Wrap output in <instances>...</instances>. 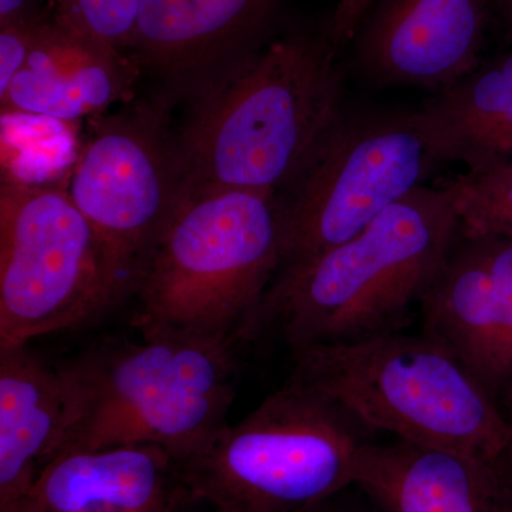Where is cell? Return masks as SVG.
<instances>
[{
  "label": "cell",
  "instance_id": "6da1fadb",
  "mask_svg": "<svg viewBox=\"0 0 512 512\" xmlns=\"http://www.w3.org/2000/svg\"><path fill=\"white\" fill-rule=\"evenodd\" d=\"M446 188L426 185L356 237L282 266L238 340H279L292 355L406 332L456 242Z\"/></svg>",
  "mask_w": 512,
  "mask_h": 512
},
{
  "label": "cell",
  "instance_id": "7a4b0ae2",
  "mask_svg": "<svg viewBox=\"0 0 512 512\" xmlns=\"http://www.w3.org/2000/svg\"><path fill=\"white\" fill-rule=\"evenodd\" d=\"M345 113L326 36L276 39L195 83L177 134L187 190L281 195Z\"/></svg>",
  "mask_w": 512,
  "mask_h": 512
},
{
  "label": "cell",
  "instance_id": "3957f363",
  "mask_svg": "<svg viewBox=\"0 0 512 512\" xmlns=\"http://www.w3.org/2000/svg\"><path fill=\"white\" fill-rule=\"evenodd\" d=\"M281 266L278 194L185 190L138 279L131 326L143 339L239 343Z\"/></svg>",
  "mask_w": 512,
  "mask_h": 512
},
{
  "label": "cell",
  "instance_id": "277c9868",
  "mask_svg": "<svg viewBox=\"0 0 512 512\" xmlns=\"http://www.w3.org/2000/svg\"><path fill=\"white\" fill-rule=\"evenodd\" d=\"M235 339L104 342L64 363L74 399L63 453L157 446L185 460L228 426L237 396Z\"/></svg>",
  "mask_w": 512,
  "mask_h": 512
},
{
  "label": "cell",
  "instance_id": "5b68a950",
  "mask_svg": "<svg viewBox=\"0 0 512 512\" xmlns=\"http://www.w3.org/2000/svg\"><path fill=\"white\" fill-rule=\"evenodd\" d=\"M379 433L328 393L289 376L180 464L191 500L220 512H296L355 484Z\"/></svg>",
  "mask_w": 512,
  "mask_h": 512
},
{
  "label": "cell",
  "instance_id": "8992f818",
  "mask_svg": "<svg viewBox=\"0 0 512 512\" xmlns=\"http://www.w3.org/2000/svg\"><path fill=\"white\" fill-rule=\"evenodd\" d=\"M292 356L291 376L328 393L376 433L512 467V429L497 400L424 333Z\"/></svg>",
  "mask_w": 512,
  "mask_h": 512
},
{
  "label": "cell",
  "instance_id": "52a82bcc",
  "mask_svg": "<svg viewBox=\"0 0 512 512\" xmlns=\"http://www.w3.org/2000/svg\"><path fill=\"white\" fill-rule=\"evenodd\" d=\"M127 295L69 191L3 177L0 346L84 325Z\"/></svg>",
  "mask_w": 512,
  "mask_h": 512
},
{
  "label": "cell",
  "instance_id": "ba28073f",
  "mask_svg": "<svg viewBox=\"0 0 512 512\" xmlns=\"http://www.w3.org/2000/svg\"><path fill=\"white\" fill-rule=\"evenodd\" d=\"M439 164L416 113L346 111L279 195L282 266L356 237Z\"/></svg>",
  "mask_w": 512,
  "mask_h": 512
},
{
  "label": "cell",
  "instance_id": "9c48e42d",
  "mask_svg": "<svg viewBox=\"0 0 512 512\" xmlns=\"http://www.w3.org/2000/svg\"><path fill=\"white\" fill-rule=\"evenodd\" d=\"M187 178L164 101H146L107 117L87 141L69 194L136 291L148 259L183 201Z\"/></svg>",
  "mask_w": 512,
  "mask_h": 512
},
{
  "label": "cell",
  "instance_id": "30bf717a",
  "mask_svg": "<svg viewBox=\"0 0 512 512\" xmlns=\"http://www.w3.org/2000/svg\"><path fill=\"white\" fill-rule=\"evenodd\" d=\"M420 318L421 333L450 350L498 403L512 382V238L458 232Z\"/></svg>",
  "mask_w": 512,
  "mask_h": 512
},
{
  "label": "cell",
  "instance_id": "8fae6325",
  "mask_svg": "<svg viewBox=\"0 0 512 512\" xmlns=\"http://www.w3.org/2000/svg\"><path fill=\"white\" fill-rule=\"evenodd\" d=\"M488 0H380L355 39L356 69L377 87L439 90L481 64Z\"/></svg>",
  "mask_w": 512,
  "mask_h": 512
},
{
  "label": "cell",
  "instance_id": "7c38bea8",
  "mask_svg": "<svg viewBox=\"0 0 512 512\" xmlns=\"http://www.w3.org/2000/svg\"><path fill=\"white\" fill-rule=\"evenodd\" d=\"M355 484L380 512H512V467L403 439L367 443Z\"/></svg>",
  "mask_w": 512,
  "mask_h": 512
},
{
  "label": "cell",
  "instance_id": "4fadbf2b",
  "mask_svg": "<svg viewBox=\"0 0 512 512\" xmlns=\"http://www.w3.org/2000/svg\"><path fill=\"white\" fill-rule=\"evenodd\" d=\"M274 10L275 0H140L134 63L197 83L261 49Z\"/></svg>",
  "mask_w": 512,
  "mask_h": 512
},
{
  "label": "cell",
  "instance_id": "5bb4252c",
  "mask_svg": "<svg viewBox=\"0 0 512 512\" xmlns=\"http://www.w3.org/2000/svg\"><path fill=\"white\" fill-rule=\"evenodd\" d=\"M73 420L66 366L47 365L28 345L0 346V507L30 494Z\"/></svg>",
  "mask_w": 512,
  "mask_h": 512
},
{
  "label": "cell",
  "instance_id": "9a60e30c",
  "mask_svg": "<svg viewBox=\"0 0 512 512\" xmlns=\"http://www.w3.org/2000/svg\"><path fill=\"white\" fill-rule=\"evenodd\" d=\"M30 493L43 512H175L190 498L177 458L144 444L63 453Z\"/></svg>",
  "mask_w": 512,
  "mask_h": 512
},
{
  "label": "cell",
  "instance_id": "2e32d148",
  "mask_svg": "<svg viewBox=\"0 0 512 512\" xmlns=\"http://www.w3.org/2000/svg\"><path fill=\"white\" fill-rule=\"evenodd\" d=\"M136 63L47 19L3 96V113L60 121L96 116L130 90Z\"/></svg>",
  "mask_w": 512,
  "mask_h": 512
},
{
  "label": "cell",
  "instance_id": "e0dca14e",
  "mask_svg": "<svg viewBox=\"0 0 512 512\" xmlns=\"http://www.w3.org/2000/svg\"><path fill=\"white\" fill-rule=\"evenodd\" d=\"M414 113L441 163L476 170L512 160V53L481 63Z\"/></svg>",
  "mask_w": 512,
  "mask_h": 512
},
{
  "label": "cell",
  "instance_id": "ac0fdd59",
  "mask_svg": "<svg viewBox=\"0 0 512 512\" xmlns=\"http://www.w3.org/2000/svg\"><path fill=\"white\" fill-rule=\"evenodd\" d=\"M444 188L461 235L512 238V160L467 170Z\"/></svg>",
  "mask_w": 512,
  "mask_h": 512
},
{
  "label": "cell",
  "instance_id": "d6986e66",
  "mask_svg": "<svg viewBox=\"0 0 512 512\" xmlns=\"http://www.w3.org/2000/svg\"><path fill=\"white\" fill-rule=\"evenodd\" d=\"M56 25L111 49L130 50L140 0H40Z\"/></svg>",
  "mask_w": 512,
  "mask_h": 512
},
{
  "label": "cell",
  "instance_id": "ffe728a7",
  "mask_svg": "<svg viewBox=\"0 0 512 512\" xmlns=\"http://www.w3.org/2000/svg\"><path fill=\"white\" fill-rule=\"evenodd\" d=\"M47 19L49 16L0 28V96L6 93L25 66L39 30Z\"/></svg>",
  "mask_w": 512,
  "mask_h": 512
},
{
  "label": "cell",
  "instance_id": "44dd1931",
  "mask_svg": "<svg viewBox=\"0 0 512 512\" xmlns=\"http://www.w3.org/2000/svg\"><path fill=\"white\" fill-rule=\"evenodd\" d=\"M380 0H338L330 16L326 32L333 49L339 53L348 43L353 42L363 20Z\"/></svg>",
  "mask_w": 512,
  "mask_h": 512
},
{
  "label": "cell",
  "instance_id": "7402d4cb",
  "mask_svg": "<svg viewBox=\"0 0 512 512\" xmlns=\"http://www.w3.org/2000/svg\"><path fill=\"white\" fill-rule=\"evenodd\" d=\"M296 512H380L357 484L349 485L338 493L323 498Z\"/></svg>",
  "mask_w": 512,
  "mask_h": 512
},
{
  "label": "cell",
  "instance_id": "603a6c76",
  "mask_svg": "<svg viewBox=\"0 0 512 512\" xmlns=\"http://www.w3.org/2000/svg\"><path fill=\"white\" fill-rule=\"evenodd\" d=\"M46 16L40 0H0V28Z\"/></svg>",
  "mask_w": 512,
  "mask_h": 512
},
{
  "label": "cell",
  "instance_id": "cb8c5ba5",
  "mask_svg": "<svg viewBox=\"0 0 512 512\" xmlns=\"http://www.w3.org/2000/svg\"><path fill=\"white\" fill-rule=\"evenodd\" d=\"M0 512H43L32 493L19 498L15 503L0 507Z\"/></svg>",
  "mask_w": 512,
  "mask_h": 512
},
{
  "label": "cell",
  "instance_id": "d4e9b609",
  "mask_svg": "<svg viewBox=\"0 0 512 512\" xmlns=\"http://www.w3.org/2000/svg\"><path fill=\"white\" fill-rule=\"evenodd\" d=\"M498 406H500L501 412H503L505 419L510 423L512 429V382L501 393L500 399H498Z\"/></svg>",
  "mask_w": 512,
  "mask_h": 512
},
{
  "label": "cell",
  "instance_id": "484cf974",
  "mask_svg": "<svg viewBox=\"0 0 512 512\" xmlns=\"http://www.w3.org/2000/svg\"><path fill=\"white\" fill-rule=\"evenodd\" d=\"M191 505H192V500H191V498H188V500H185L184 503L181 504V507L178 508V510L175 511V512H197L195 510H197L198 501H195L194 511H190L191 510ZM200 512H220V511L215 510V508L211 507V505H208V504L204 503V507H202V511H200Z\"/></svg>",
  "mask_w": 512,
  "mask_h": 512
},
{
  "label": "cell",
  "instance_id": "4316f807",
  "mask_svg": "<svg viewBox=\"0 0 512 512\" xmlns=\"http://www.w3.org/2000/svg\"><path fill=\"white\" fill-rule=\"evenodd\" d=\"M501 12L504 13L505 20L512 18V0H497Z\"/></svg>",
  "mask_w": 512,
  "mask_h": 512
},
{
  "label": "cell",
  "instance_id": "83f0119b",
  "mask_svg": "<svg viewBox=\"0 0 512 512\" xmlns=\"http://www.w3.org/2000/svg\"><path fill=\"white\" fill-rule=\"evenodd\" d=\"M507 25H508V32H510V36L512 39V18L507 20Z\"/></svg>",
  "mask_w": 512,
  "mask_h": 512
}]
</instances>
